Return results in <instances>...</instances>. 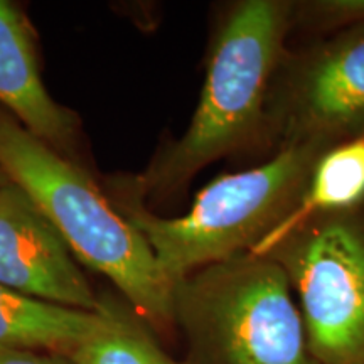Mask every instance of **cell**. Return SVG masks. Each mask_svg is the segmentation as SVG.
Instances as JSON below:
<instances>
[{
  "instance_id": "6da1fadb",
  "label": "cell",
  "mask_w": 364,
  "mask_h": 364,
  "mask_svg": "<svg viewBox=\"0 0 364 364\" xmlns=\"http://www.w3.org/2000/svg\"><path fill=\"white\" fill-rule=\"evenodd\" d=\"M0 167L53 223L76 260L102 273L157 334L176 329V285L145 236L78 164L0 110Z\"/></svg>"
},
{
  "instance_id": "7a4b0ae2",
  "label": "cell",
  "mask_w": 364,
  "mask_h": 364,
  "mask_svg": "<svg viewBox=\"0 0 364 364\" xmlns=\"http://www.w3.org/2000/svg\"><path fill=\"white\" fill-rule=\"evenodd\" d=\"M292 27V4L282 0H243L226 12L188 130L132 182L130 194H174L208 164L265 130L268 100Z\"/></svg>"
},
{
  "instance_id": "3957f363",
  "label": "cell",
  "mask_w": 364,
  "mask_h": 364,
  "mask_svg": "<svg viewBox=\"0 0 364 364\" xmlns=\"http://www.w3.org/2000/svg\"><path fill=\"white\" fill-rule=\"evenodd\" d=\"M329 149L322 142L284 145L262 166L209 182L181 218L154 215L129 191L117 194L115 206L145 236L176 285L199 268L257 248L299 206Z\"/></svg>"
},
{
  "instance_id": "277c9868",
  "label": "cell",
  "mask_w": 364,
  "mask_h": 364,
  "mask_svg": "<svg viewBox=\"0 0 364 364\" xmlns=\"http://www.w3.org/2000/svg\"><path fill=\"white\" fill-rule=\"evenodd\" d=\"M290 290L284 268L252 252L189 273L174 290L182 364H318Z\"/></svg>"
},
{
  "instance_id": "5b68a950",
  "label": "cell",
  "mask_w": 364,
  "mask_h": 364,
  "mask_svg": "<svg viewBox=\"0 0 364 364\" xmlns=\"http://www.w3.org/2000/svg\"><path fill=\"white\" fill-rule=\"evenodd\" d=\"M255 255L284 268L318 364H364V204L317 215Z\"/></svg>"
},
{
  "instance_id": "8992f818",
  "label": "cell",
  "mask_w": 364,
  "mask_h": 364,
  "mask_svg": "<svg viewBox=\"0 0 364 364\" xmlns=\"http://www.w3.org/2000/svg\"><path fill=\"white\" fill-rule=\"evenodd\" d=\"M265 130L290 144L364 139V24L285 56L268 100Z\"/></svg>"
},
{
  "instance_id": "52a82bcc",
  "label": "cell",
  "mask_w": 364,
  "mask_h": 364,
  "mask_svg": "<svg viewBox=\"0 0 364 364\" xmlns=\"http://www.w3.org/2000/svg\"><path fill=\"white\" fill-rule=\"evenodd\" d=\"M0 284L63 307H100L66 241L11 179L0 188Z\"/></svg>"
},
{
  "instance_id": "ba28073f",
  "label": "cell",
  "mask_w": 364,
  "mask_h": 364,
  "mask_svg": "<svg viewBox=\"0 0 364 364\" xmlns=\"http://www.w3.org/2000/svg\"><path fill=\"white\" fill-rule=\"evenodd\" d=\"M0 105L58 152L75 147L76 118L46 90L33 29L7 0H0Z\"/></svg>"
},
{
  "instance_id": "9c48e42d",
  "label": "cell",
  "mask_w": 364,
  "mask_h": 364,
  "mask_svg": "<svg viewBox=\"0 0 364 364\" xmlns=\"http://www.w3.org/2000/svg\"><path fill=\"white\" fill-rule=\"evenodd\" d=\"M97 312L63 307L0 284V351H41L70 356L98 329Z\"/></svg>"
},
{
  "instance_id": "30bf717a",
  "label": "cell",
  "mask_w": 364,
  "mask_h": 364,
  "mask_svg": "<svg viewBox=\"0 0 364 364\" xmlns=\"http://www.w3.org/2000/svg\"><path fill=\"white\" fill-rule=\"evenodd\" d=\"M363 204L364 139H356L334 145L318 159L302 201L252 253L262 252L309 218L349 211Z\"/></svg>"
},
{
  "instance_id": "8fae6325",
  "label": "cell",
  "mask_w": 364,
  "mask_h": 364,
  "mask_svg": "<svg viewBox=\"0 0 364 364\" xmlns=\"http://www.w3.org/2000/svg\"><path fill=\"white\" fill-rule=\"evenodd\" d=\"M100 314L98 329L68 356L75 364H181L127 300L100 299Z\"/></svg>"
},
{
  "instance_id": "7c38bea8",
  "label": "cell",
  "mask_w": 364,
  "mask_h": 364,
  "mask_svg": "<svg viewBox=\"0 0 364 364\" xmlns=\"http://www.w3.org/2000/svg\"><path fill=\"white\" fill-rule=\"evenodd\" d=\"M292 24L312 26L318 29L364 24V0L292 4Z\"/></svg>"
},
{
  "instance_id": "4fadbf2b",
  "label": "cell",
  "mask_w": 364,
  "mask_h": 364,
  "mask_svg": "<svg viewBox=\"0 0 364 364\" xmlns=\"http://www.w3.org/2000/svg\"><path fill=\"white\" fill-rule=\"evenodd\" d=\"M0 364H75L68 356L41 351H0Z\"/></svg>"
},
{
  "instance_id": "5bb4252c",
  "label": "cell",
  "mask_w": 364,
  "mask_h": 364,
  "mask_svg": "<svg viewBox=\"0 0 364 364\" xmlns=\"http://www.w3.org/2000/svg\"><path fill=\"white\" fill-rule=\"evenodd\" d=\"M7 182H9V177H7L6 172L2 171V167H0V188H2L4 184H7Z\"/></svg>"
}]
</instances>
